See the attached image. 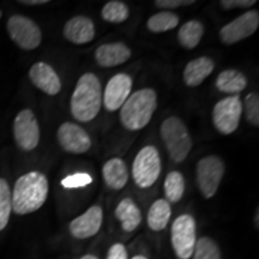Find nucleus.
<instances>
[{"label":"nucleus","mask_w":259,"mask_h":259,"mask_svg":"<svg viewBox=\"0 0 259 259\" xmlns=\"http://www.w3.org/2000/svg\"><path fill=\"white\" fill-rule=\"evenodd\" d=\"M131 58V50L122 42H113L100 46L95 52V60L101 67H114Z\"/></svg>","instance_id":"17"},{"label":"nucleus","mask_w":259,"mask_h":259,"mask_svg":"<svg viewBox=\"0 0 259 259\" xmlns=\"http://www.w3.org/2000/svg\"><path fill=\"white\" fill-rule=\"evenodd\" d=\"M31 83L41 92L50 96L58 95L61 90V82L56 70L44 61L34 64L29 70Z\"/></svg>","instance_id":"15"},{"label":"nucleus","mask_w":259,"mask_h":259,"mask_svg":"<svg viewBox=\"0 0 259 259\" xmlns=\"http://www.w3.org/2000/svg\"><path fill=\"white\" fill-rule=\"evenodd\" d=\"M164 194L168 203H178L185 193V178L178 170L167 174L164 179Z\"/></svg>","instance_id":"24"},{"label":"nucleus","mask_w":259,"mask_h":259,"mask_svg":"<svg viewBox=\"0 0 259 259\" xmlns=\"http://www.w3.org/2000/svg\"><path fill=\"white\" fill-rule=\"evenodd\" d=\"M171 215L169 203L166 199H157L153 203L148 212V226L151 231H163L168 225Z\"/></svg>","instance_id":"23"},{"label":"nucleus","mask_w":259,"mask_h":259,"mask_svg":"<svg viewBox=\"0 0 259 259\" xmlns=\"http://www.w3.org/2000/svg\"><path fill=\"white\" fill-rule=\"evenodd\" d=\"M48 180L40 171H29L16 181L11 193L12 210L17 215H27L44 205L48 197Z\"/></svg>","instance_id":"1"},{"label":"nucleus","mask_w":259,"mask_h":259,"mask_svg":"<svg viewBox=\"0 0 259 259\" xmlns=\"http://www.w3.org/2000/svg\"><path fill=\"white\" fill-rule=\"evenodd\" d=\"M215 85L221 93L238 95V94L244 92L247 87V78L239 70H223L216 78Z\"/></svg>","instance_id":"21"},{"label":"nucleus","mask_w":259,"mask_h":259,"mask_svg":"<svg viewBox=\"0 0 259 259\" xmlns=\"http://www.w3.org/2000/svg\"><path fill=\"white\" fill-rule=\"evenodd\" d=\"M259 27V12L257 10L245 12L234 21L223 25L220 30L222 44L234 45L253 35Z\"/></svg>","instance_id":"11"},{"label":"nucleus","mask_w":259,"mask_h":259,"mask_svg":"<svg viewBox=\"0 0 259 259\" xmlns=\"http://www.w3.org/2000/svg\"><path fill=\"white\" fill-rule=\"evenodd\" d=\"M103 180L109 189L119 191L124 189L128 180L127 166L121 158L113 157L102 168Z\"/></svg>","instance_id":"19"},{"label":"nucleus","mask_w":259,"mask_h":259,"mask_svg":"<svg viewBox=\"0 0 259 259\" xmlns=\"http://www.w3.org/2000/svg\"><path fill=\"white\" fill-rule=\"evenodd\" d=\"M21 4L23 5H42L47 4V0H21Z\"/></svg>","instance_id":"34"},{"label":"nucleus","mask_w":259,"mask_h":259,"mask_svg":"<svg viewBox=\"0 0 259 259\" xmlns=\"http://www.w3.org/2000/svg\"><path fill=\"white\" fill-rule=\"evenodd\" d=\"M11 211V190H10L8 181L0 178V232L8 226Z\"/></svg>","instance_id":"28"},{"label":"nucleus","mask_w":259,"mask_h":259,"mask_svg":"<svg viewBox=\"0 0 259 259\" xmlns=\"http://www.w3.org/2000/svg\"><path fill=\"white\" fill-rule=\"evenodd\" d=\"M192 4H194L193 0H156L155 2V5L160 9H177Z\"/></svg>","instance_id":"32"},{"label":"nucleus","mask_w":259,"mask_h":259,"mask_svg":"<svg viewBox=\"0 0 259 259\" xmlns=\"http://www.w3.org/2000/svg\"><path fill=\"white\" fill-rule=\"evenodd\" d=\"M192 257L193 259H222L219 245L206 236L196 241Z\"/></svg>","instance_id":"27"},{"label":"nucleus","mask_w":259,"mask_h":259,"mask_svg":"<svg viewBox=\"0 0 259 259\" xmlns=\"http://www.w3.org/2000/svg\"><path fill=\"white\" fill-rule=\"evenodd\" d=\"M204 35V25L202 22L192 19L183 24L178 31V42L185 50H193L199 45Z\"/></svg>","instance_id":"22"},{"label":"nucleus","mask_w":259,"mask_h":259,"mask_svg":"<svg viewBox=\"0 0 259 259\" xmlns=\"http://www.w3.org/2000/svg\"><path fill=\"white\" fill-rule=\"evenodd\" d=\"M157 108L156 92L151 88H144L128 96L120 108L121 125L130 131L144 128Z\"/></svg>","instance_id":"3"},{"label":"nucleus","mask_w":259,"mask_h":259,"mask_svg":"<svg viewBox=\"0 0 259 259\" xmlns=\"http://www.w3.org/2000/svg\"><path fill=\"white\" fill-rule=\"evenodd\" d=\"M132 78L126 73L113 76L107 83L102 94V103L108 112H115L121 108L128 96L131 95Z\"/></svg>","instance_id":"12"},{"label":"nucleus","mask_w":259,"mask_h":259,"mask_svg":"<svg viewBox=\"0 0 259 259\" xmlns=\"http://www.w3.org/2000/svg\"><path fill=\"white\" fill-rule=\"evenodd\" d=\"M115 218L121 222V227L125 232L131 233L141 225L142 212L131 198H124L116 206Z\"/></svg>","instance_id":"20"},{"label":"nucleus","mask_w":259,"mask_h":259,"mask_svg":"<svg viewBox=\"0 0 259 259\" xmlns=\"http://www.w3.org/2000/svg\"><path fill=\"white\" fill-rule=\"evenodd\" d=\"M102 18L109 23H122L130 17V9L125 3L112 0L103 6L101 11Z\"/></svg>","instance_id":"26"},{"label":"nucleus","mask_w":259,"mask_h":259,"mask_svg":"<svg viewBox=\"0 0 259 259\" xmlns=\"http://www.w3.org/2000/svg\"><path fill=\"white\" fill-rule=\"evenodd\" d=\"M255 0H222L220 2L222 9L232 10V9H247L255 4Z\"/></svg>","instance_id":"31"},{"label":"nucleus","mask_w":259,"mask_h":259,"mask_svg":"<svg viewBox=\"0 0 259 259\" xmlns=\"http://www.w3.org/2000/svg\"><path fill=\"white\" fill-rule=\"evenodd\" d=\"M215 69V63L209 57H199L191 60L184 69V82L187 87L194 88L202 84Z\"/></svg>","instance_id":"18"},{"label":"nucleus","mask_w":259,"mask_h":259,"mask_svg":"<svg viewBox=\"0 0 259 259\" xmlns=\"http://www.w3.org/2000/svg\"><path fill=\"white\" fill-rule=\"evenodd\" d=\"M63 34L67 41L74 45L89 44L95 37V25L87 16H76L65 23Z\"/></svg>","instance_id":"16"},{"label":"nucleus","mask_w":259,"mask_h":259,"mask_svg":"<svg viewBox=\"0 0 259 259\" xmlns=\"http://www.w3.org/2000/svg\"><path fill=\"white\" fill-rule=\"evenodd\" d=\"M103 222V211L99 205H93L83 215L70 223V233L76 239H88L97 234Z\"/></svg>","instance_id":"14"},{"label":"nucleus","mask_w":259,"mask_h":259,"mask_svg":"<svg viewBox=\"0 0 259 259\" xmlns=\"http://www.w3.org/2000/svg\"><path fill=\"white\" fill-rule=\"evenodd\" d=\"M80 259H99V258L95 257V255H93V254H87V255H84V257H82Z\"/></svg>","instance_id":"35"},{"label":"nucleus","mask_w":259,"mask_h":259,"mask_svg":"<svg viewBox=\"0 0 259 259\" xmlns=\"http://www.w3.org/2000/svg\"><path fill=\"white\" fill-rule=\"evenodd\" d=\"M161 174V157L154 145L142 148L132 164V178L139 189H149Z\"/></svg>","instance_id":"5"},{"label":"nucleus","mask_w":259,"mask_h":259,"mask_svg":"<svg viewBox=\"0 0 259 259\" xmlns=\"http://www.w3.org/2000/svg\"><path fill=\"white\" fill-rule=\"evenodd\" d=\"M196 221L191 215L184 213L171 225V246L179 259L192 257L196 245Z\"/></svg>","instance_id":"8"},{"label":"nucleus","mask_w":259,"mask_h":259,"mask_svg":"<svg viewBox=\"0 0 259 259\" xmlns=\"http://www.w3.org/2000/svg\"><path fill=\"white\" fill-rule=\"evenodd\" d=\"M2 16H3V12H2V11H0V18H2Z\"/></svg>","instance_id":"37"},{"label":"nucleus","mask_w":259,"mask_h":259,"mask_svg":"<svg viewBox=\"0 0 259 259\" xmlns=\"http://www.w3.org/2000/svg\"><path fill=\"white\" fill-rule=\"evenodd\" d=\"M58 142L65 151L84 154L92 148V139L85 130L73 122H64L58 128Z\"/></svg>","instance_id":"13"},{"label":"nucleus","mask_w":259,"mask_h":259,"mask_svg":"<svg viewBox=\"0 0 259 259\" xmlns=\"http://www.w3.org/2000/svg\"><path fill=\"white\" fill-rule=\"evenodd\" d=\"M132 259H148V258H145L144 255H135V257Z\"/></svg>","instance_id":"36"},{"label":"nucleus","mask_w":259,"mask_h":259,"mask_svg":"<svg viewBox=\"0 0 259 259\" xmlns=\"http://www.w3.org/2000/svg\"><path fill=\"white\" fill-rule=\"evenodd\" d=\"M225 171V162L216 155L203 157L197 163L196 183L204 198L210 199L218 193Z\"/></svg>","instance_id":"6"},{"label":"nucleus","mask_w":259,"mask_h":259,"mask_svg":"<svg viewBox=\"0 0 259 259\" xmlns=\"http://www.w3.org/2000/svg\"><path fill=\"white\" fill-rule=\"evenodd\" d=\"M93 183V178L87 173H76L72 176L66 177L61 181V185L65 189H78V187H84Z\"/></svg>","instance_id":"30"},{"label":"nucleus","mask_w":259,"mask_h":259,"mask_svg":"<svg viewBox=\"0 0 259 259\" xmlns=\"http://www.w3.org/2000/svg\"><path fill=\"white\" fill-rule=\"evenodd\" d=\"M102 105L101 82L95 74L87 72L79 77L70 101L71 114L80 122L92 121Z\"/></svg>","instance_id":"2"},{"label":"nucleus","mask_w":259,"mask_h":259,"mask_svg":"<svg viewBox=\"0 0 259 259\" xmlns=\"http://www.w3.org/2000/svg\"><path fill=\"white\" fill-rule=\"evenodd\" d=\"M178 24H179V17L177 14L170 11H161L154 14L148 19L147 28L151 32L160 34L177 28Z\"/></svg>","instance_id":"25"},{"label":"nucleus","mask_w":259,"mask_h":259,"mask_svg":"<svg viewBox=\"0 0 259 259\" xmlns=\"http://www.w3.org/2000/svg\"><path fill=\"white\" fill-rule=\"evenodd\" d=\"M8 31L11 40L25 51L35 50L42 41V32L38 25L30 18L21 15H14L9 18Z\"/></svg>","instance_id":"9"},{"label":"nucleus","mask_w":259,"mask_h":259,"mask_svg":"<svg viewBox=\"0 0 259 259\" xmlns=\"http://www.w3.org/2000/svg\"><path fill=\"white\" fill-rule=\"evenodd\" d=\"M160 132L170 160L176 163L185 161L192 149V138L185 122L178 116H169L162 122Z\"/></svg>","instance_id":"4"},{"label":"nucleus","mask_w":259,"mask_h":259,"mask_svg":"<svg viewBox=\"0 0 259 259\" xmlns=\"http://www.w3.org/2000/svg\"><path fill=\"white\" fill-rule=\"evenodd\" d=\"M107 259H128L126 247L122 244L112 245L108 250Z\"/></svg>","instance_id":"33"},{"label":"nucleus","mask_w":259,"mask_h":259,"mask_svg":"<svg viewBox=\"0 0 259 259\" xmlns=\"http://www.w3.org/2000/svg\"><path fill=\"white\" fill-rule=\"evenodd\" d=\"M245 109L246 118L251 125L259 126V96L257 93H250L245 97L242 103V111Z\"/></svg>","instance_id":"29"},{"label":"nucleus","mask_w":259,"mask_h":259,"mask_svg":"<svg viewBox=\"0 0 259 259\" xmlns=\"http://www.w3.org/2000/svg\"><path fill=\"white\" fill-rule=\"evenodd\" d=\"M14 137L16 144L24 151H31L40 142V126L30 109H23L14 121Z\"/></svg>","instance_id":"10"},{"label":"nucleus","mask_w":259,"mask_h":259,"mask_svg":"<svg viewBox=\"0 0 259 259\" xmlns=\"http://www.w3.org/2000/svg\"><path fill=\"white\" fill-rule=\"evenodd\" d=\"M242 101L239 95L227 96L213 106L212 124L220 134L232 135L240 124Z\"/></svg>","instance_id":"7"}]
</instances>
